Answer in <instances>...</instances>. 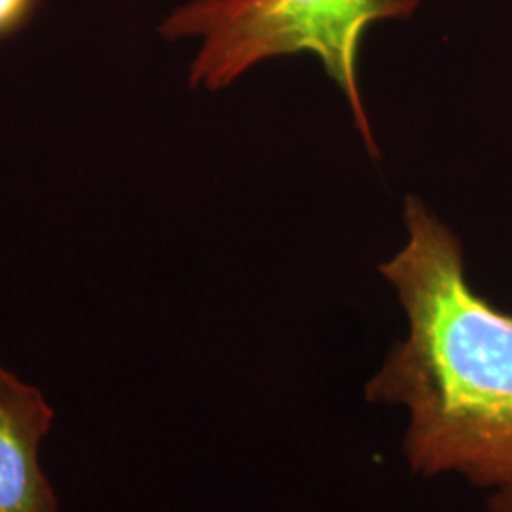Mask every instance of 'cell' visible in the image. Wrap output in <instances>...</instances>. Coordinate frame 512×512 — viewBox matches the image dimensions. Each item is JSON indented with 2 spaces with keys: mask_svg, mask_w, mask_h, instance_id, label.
Here are the masks:
<instances>
[{
  "mask_svg": "<svg viewBox=\"0 0 512 512\" xmlns=\"http://www.w3.org/2000/svg\"><path fill=\"white\" fill-rule=\"evenodd\" d=\"M404 220L408 243L380 272L399 294L408 336L366 397L408 410L414 471L501 488L512 482V315L471 289L458 239L418 198H406Z\"/></svg>",
  "mask_w": 512,
  "mask_h": 512,
  "instance_id": "1",
  "label": "cell"
},
{
  "mask_svg": "<svg viewBox=\"0 0 512 512\" xmlns=\"http://www.w3.org/2000/svg\"><path fill=\"white\" fill-rule=\"evenodd\" d=\"M420 0H190L160 25L165 40L198 38L190 86L217 92L258 63L313 54L346 93L357 129L374 139L357 82L359 44L384 19L410 18Z\"/></svg>",
  "mask_w": 512,
  "mask_h": 512,
  "instance_id": "2",
  "label": "cell"
},
{
  "mask_svg": "<svg viewBox=\"0 0 512 512\" xmlns=\"http://www.w3.org/2000/svg\"><path fill=\"white\" fill-rule=\"evenodd\" d=\"M52 423L54 410L44 395L0 363V512H59L38 461Z\"/></svg>",
  "mask_w": 512,
  "mask_h": 512,
  "instance_id": "3",
  "label": "cell"
},
{
  "mask_svg": "<svg viewBox=\"0 0 512 512\" xmlns=\"http://www.w3.org/2000/svg\"><path fill=\"white\" fill-rule=\"evenodd\" d=\"M38 0H0V38L12 37L23 29L37 10Z\"/></svg>",
  "mask_w": 512,
  "mask_h": 512,
  "instance_id": "4",
  "label": "cell"
},
{
  "mask_svg": "<svg viewBox=\"0 0 512 512\" xmlns=\"http://www.w3.org/2000/svg\"><path fill=\"white\" fill-rule=\"evenodd\" d=\"M486 512H512V482L495 488V494L490 501Z\"/></svg>",
  "mask_w": 512,
  "mask_h": 512,
  "instance_id": "5",
  "label": "cell"
}]
</instances>
